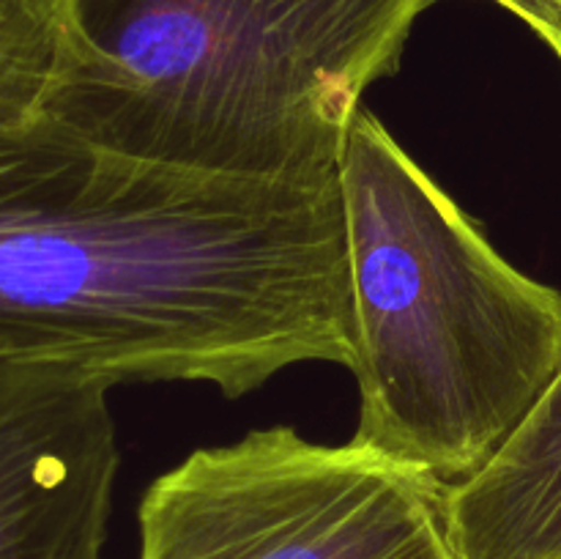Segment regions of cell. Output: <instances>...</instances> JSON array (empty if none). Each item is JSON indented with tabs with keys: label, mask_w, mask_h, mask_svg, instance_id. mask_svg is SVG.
<instances>
[{
	"label": "cell",
	"mask_w": 561,
	"mask_h": 559,
	"mask_svg": "<svg viewBox=\"0 0 561 559\" xmlns=\"http://www.w3.org/2000/svg\"><path fill=\"white\" fill-rule=\"evenodd\" d=\"M0 356L228 398L299 362L354 367L340 175L203 173L0 124Z\"/></svg>",
	"instance_id": "1"
},
{
	"label": "cell",
	"mask_w": 561,
	"mask_h": 559,
	"mask_svg": "<svg viewBox=\"0 0 561 559\" xmlns=\"http://www.w3.org/2000/svg\"><path fill=\"white\" fill-rule=\"evenodd\" d=\"M438 0H69L44 115L203 173L337 179L362 96Z\"/></svg>",
	"instance_id": "2"
},
{
	"label": "cell",
	"mask_w": 561,
	"mask_h": 559,
	"mask_svg": "<svg viewBox=\"0 0 561 559\" xmlns=\"http://www.w3.org/2000/svg\"><path fill=\"white\" fill-rule=\"evenodd\" d=\"M340 195L354 442L455 486L504 447L561 370V294L504 261L365 110Z\"/></svg>",
	"instance_id": "3"
},
{
	"label": "cell",
	"mask_w": 561,
	"mask_h": 559,
	"mask_svg": "<svg viewBox=\"0 0 561 559\" xmlns=\"http://www.w3.org/2000/svg\"><path fill=\"white\" fill-rule=\"evenodd\" d=\"M140 559H458L447 486L288 425L195 449L140 502Z\"/></svg>",
	"instance_id": "4"
},
{
	"label": "cell",
	"mask_w": 561,
	"mask_h": 559,
	"mask_svg": "<svg viewBox=\"0 0 561 559\" xmlns=\"http://www.w3.org/2000/svg\"><path fill=\"white\" fill-rule=\"evenodd\" d=\"M110 387L75 362L0 356V559H104Z\"/></svg>",
	"instance_id": "5"
},
{
	"label": "cell",
	"mask_w": 561,
	"mask_h": 559,
	"mask_svg": "<svg viewBox=\"0 0 561 559\" xmlns=\"http://www.w3.org/2000/svg\"><path fill=\"white\" fill-rule=\"evenodd\" d=\"M458 559H561V370L504 447L447 486Z\"/></svg>",
	"instance_id": "6"
},
{
	"label": "cell",
	"mask_w": 561,
	"mask_h": 559,
	"mask_svg": "<svg viewBox=\"0 0 561 559\" xmlns=\"http://www.w3.org/2000/svg\"><path fill=\"white\" fill-rule=\"evenodd\" d=\"M524 20L561 58V0H493Z\"/></svg>",
	"instance_id": "7"
}]
</instances>
